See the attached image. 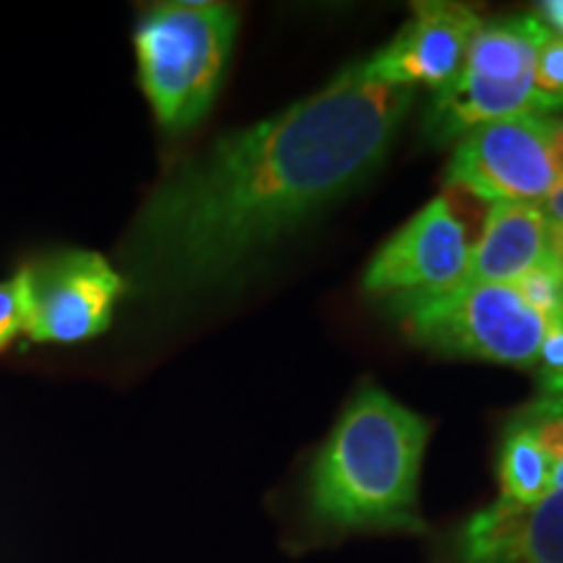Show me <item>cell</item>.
I'll use <instances>...</instances> for the list:
<instances>
[{"instance_id":"4fadbf2b","label":"cell","mask_w":563,"mask_h":563,"mask_svg":"<svg viewBox=\"0 0 563 563\" xmlns=\"http://www.w3.org/2000/svg\"><path fill=\"white\" fill-rule=\"evenodd\" d=\"M551 462L553 490H563V397L540 394L532 405L517 412Z\"/></svg>"},{"instance_id":"5b68a950","label":"cell","mask_w":563,"mask_h":563,"mask_svg":"<svg viewBox=\"0 0 563 563\" xmlns=\"http://www.w3.org/2000/svg\"><path fill=\"white\" fill-rule=\"evenodd\" d=\"M545 26L534 13L483 24L464 70L446 89L433 91L422 133L449 144L475 125L534 112V60Z\"/></svg>"},{"instance_id":"277c9868","label":"cell","mask_w":563,"mask_h":563,"mask_svg":"<svg viewBox=\"0 0 563 563\" xmlns=\"http://www.w3.org/2000/svg\"><path fill=\"white\" fill-rule=\"evenodd\" d=\"M389 311L422 347L514 368H534L545 336V319L514 285L464 282L443 292L394 295Z\"/></svg>"},{"instance_id":"9c48e42d","label":"cell","mask_w":563,"mask_h":563,"mask_svg":"<svg viewBox=\"0 0 563 563\" xmlns=\"http://www.w3.org/2000/svg\"><path fill=\"white\" fill-rule=\"evenodd\" d=\"M483 30L481 13L462 3L426 0L412 5V16L389 45L373 58L361 60L371 81L391 87L426 84L446 89L464 70L473 42Z\"/></svg>"},{"instance_id":"ffe728a7","label":"cell","mask_w":563,"mask_h":563,"mask_svg":"<svg viewBox=\"0 0 563 563\" xmlns=\"http://www.w3.org/2000/svg\"><path fill=\"white\" fill-rule=\"evenodd\" d=\"M540 209H543L548 222L563 224V183L555 186V191L548 196L543 203H540Z\"/></svg>"},{"instance_id":"44dd1931","label":"cell","mask_w":563,"mask_h":563,"mask_svg":"<svg viewBox=\"0 0 563 563\" xmlns=\"http://www.w3.org/2000/svg\"><path fill=\"white\" fill-rule=\"evenodd\" d=\"M551 251L563 266V224H551Z\"/></svg>"},{"instance_id":"ac0fdd59","label":"cell","mask_w":563,"mask_h":563,"mask_svg":"<svg viewBox=\"0 0 563 563\" xmlns=\"http://www.w3.org/2000/svg\"><path fill=\"white\" fill-rule=\"evenodd\" d=\"M534 16L543 21L545 30L563 37V0H548V3H540Z\"/></svg>"},{"instance_id":"d6986e66","label":"cell","mask_w":563,"mask_h":563,"mask_svg":"<svg viewBox=\"0 0 563 563\" xmlns=\"http://www.w3.org/2000/svg\"><path fill=\"white\" fill-rule=\"evenodd\" d=\"M551 154L555 173L563 183V115H551Z\"/></svg>"},{"instance_id":"8fae6325","label":"cell","mask_w":563,"mask_h":563,"mask_svg":"<svg viewBox=\"0 0 563 563\" xmlns=\"http://www.w3.org/2000/svg\"><path fill=\"white\" fill-rule=\"evenodd\" d=\"M551 256V222L534 203H490L467 282L514 285Z\"/></svg>"},{"instance_id":"30bf717a","label":"cell","mask_w":563,"mask_h":563,"mask_svg":"<svg viewBox=\"0 0 563 563\" xmlns=\"http://www.w3.org/2000/svg\"><path fill=\"white\" fill-rule=\"evenodd\" d=\"M435 563H563V490L538 504L498 498L443 540Z\"/></svg>"},{"instance_id":"8992f818","label":"cell","mask_w":563,"mask_h":563,"mask_svg":"<svg viewBox=\"0 0 563 563\" xmlns=\"http://www.w3.org/2000/svg\"><path fill=\"white\" fill-rule=\"evenodd\" d=\"M24 336L34 344H81L110 327L129 282L95 251L60 249L13 274Z\"/></svg>"},{"instance_id":"7a4b0ae2","label":"cell","mask_w":563,"mask_h":563,"mask_svg":"<svg viewBox=\"0 0 563 563\" xmlns=\"http://www.w3.org/2000/svg\"><path fill=\"white\" fill-rule=\"evenodd\" d=\"M426 443L418 412L363 386L306 473L302 519L311 534L426 532L418 509Z\"/></svg>"},{"instance_id":"5bb4252c","label":"cell","mask_w":563,"mask_h":563,"mask_svg":"<svg viewBox=\"0 0 563 563\" xmlns=\"http://www.w3.org/2000/svg\"><path fill=\"white\" fill-rule=\"evenodd\" d=\"M532 108L540 115H553L563 110V37L545 30L534 60Z\"/></svg>"},{"instance_id":"ba28073f","label":"cell","mask_w":563,"mask_h":563,"mask_svg":"<svg viewBox=\"0 0 563 563\" xmlns=\"http://www.w3.org/2000/svg\"><path fill=\"white\" fill-rule=\"evenodd\" d=\"M473 245L464 222L439 196L382 245L365 269L363 287L382 298L452 290L470 279Z\"/></svg>"},{"instance_id":"9a60e30c","label":"cell","mask_w":563,"mask_h":563,"mask_svg":"<svg viewBox=\"0 0 563 563\" xmlns=\"http://www.w3.org/2000/svg\"><path fill=\"white\" fill-rule=\"evenodd\" d=\"M514 287L525 295V300L534 311L543 316L545 323L563 316V266L553 256V251L543 264H538L522 279L514 282Z\"/></svg>"},{"instance_id":"2e32d148","label":"cell","mask_w":563,"mask_h":563,"mask_svg":"<svg viewBox=\"0 0 563 563\" xmlns=\"http://www.w3.org/2000/svg\"><path fill=\"white\" fill-rule=\"evenodd\" d=\"M534 371L540 378V394L563 397V316L545 323L543 347H540Z\"/></svg>"},{"instance_id":"6da1fadb","label":"cell","mask_w":563,"mask_h":563,"mask_svg":"<svg viewBox=\"0 0 563 563\" xmlns=\"http://www.w3.org/2000/svg\"><path fill=\"white\" fill-rule=\"evenodd\" d=\"M412 102V87L371 81L357 63L316 95L180 162L131 224L125 282L154 298L235 285L376 173Z\"/></svg>"},{"instance_id":"e0dca14e","label":"cell","mask_w":563,"mask_h":563,"mask_svg":"<svg viewBox=\"0 0 563 563\" xmlns=\"http://www.w3.org/2000/svg\"><path fill=\"white\" fill-rule=\"evenodd\" d=\"M24 334V316H21V295L16 279L0 282V352L9 350Z\"/></svg>"},{"instance_id":"3957f363","label":"cell","mask_w":563,"mask_h":563,"mask_svg":"<svg viewBox=\"0 0 563 563\" xmlns=\"http://www.w3.org/2000/svg\"><path fill=\"white\" fill-rule=\"evenodd\" d=\"M238 34V11L209 0H173L141 13L136 47L139 81L167 133L194 129L207 115Z\"/></svg>"},{"instance_id":"7c38bea8","label":"cell","mask_w":563,"mask_h":563,"mask_svg":"<svg viewBox=\"0 0 563 563\" xmlns=\"http://www.w3.org/2000/svg\"><path fill=\"white\" fill-rule=\"evenodd\" d=\"M501 498L514 504H538L553 490L551 462L530 428L514 415L506 426L496 460Z\"/></svg>"},{"instance_id":"52a82bcc","label":"cell","mask_w":563,"mask_h":563,"mask_svg":"<svg viewBox=\"0 0 563 563\" xmlns=\"http://www.w3.org/2000/svg\"><path fill=\"white\" fill-rule=\"evenodd\" d=\"M446 178L483 201L540 207L561 183L551 154V115L522 112L475 125L456 139Z\"/></svg>"}]
</instances>
